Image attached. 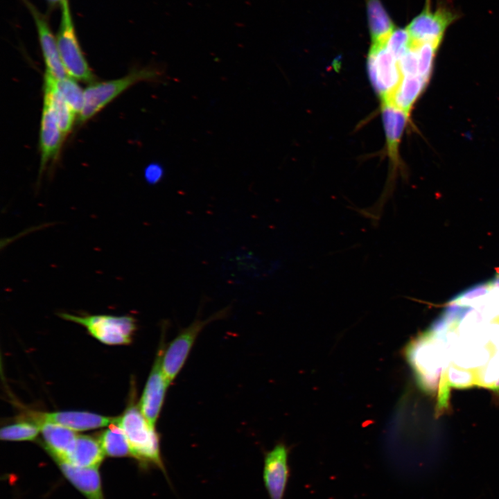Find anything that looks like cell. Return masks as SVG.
Returning a JSON list of instances; mask_svg holds the SVG:
<instances>
[{"mask_svg":"<svg viewBox=\"0 0 499 499\" xmlns=\"http://www.w3.org/2000/svg\"><path fill=\"white\" fill-rule=\"evenodd\" d=\"M406 356L419 386L427 392H436L450 365L441 333L428 329L408 345Z\"/></svg>","mask_w":499,"mask_h":499,"instance_id":"6da1fadb","label":"cell"},{"mask_svg":"<svg viewBox=\"0 0 499 499\" xmlns=\"http://www.w3.org/2000/svg\"><path fill=\"white\" fill-rule=\"evenodd\" d=\"M116 423L125 433L132 456L146 464H152L165 473L161 456L159 435L142 414L134 401L128 405Z\"/></svg>","mask_w":499,"mask_h":499,"instance_id":"7a4b0ae2","label":"cell"},{"mask_svg":"<svg viewBox=\"0 0 499 499\" xmlns=\"http://www.w3.org/2000/svg\"><path fill=\"white\" fill-rule=\"evenodd\" d=\"M163 77L164 71L159 68L145 67L135 69L120 78L91 83L84 90V105L78 116V122L83 123L91 119L134 84L142 81L157 82Z\"/></svg>","mask_w":499,"mask_h":499,"instance_id":"3957f363","label":"cell"},{"mask_svg":"<svg viewBox=\"0 0 499 499\" xmlns=\"http://www.w3.org/2000/svg\"><path fill=\"white\" fill-rule=\"evenodd\" d=\"M60 6V21L55 38L62 64L70 77L93 83L95 76L80 47L69 0H64Z\"/></svg>","mask_w":499,"mask_h":499,"instance_id":"277c9868","label":"cell"},{"mask_svg":"<svg viewBox=\"0 0 499 499\" xmlns=\"http://www.w3.org/2000/svg\"><path fill=\"white\" fill-rule=\"evenodd\" d=\"M231 306H226L206 319L196 318L189 326L183 329L164 349L161 367L170 385L184 367L194 343L202 329L209 323L227 316Z\"/></svg>","mask_w":499,"mask_h":499,"instance_id":"5b68a950","label":"cell"},{"mask_svg":"<svg viewBox=\"0 0 499 499\" xmlns=\"http://www.w3.org/2000/svg\"><path fill=\"white\" fill-rule=\"evenodd\" d=\"M62 319L85 326L89 334L100 342L110 345L127 344L131 342L137 329L136 320L132 316L93 315L77 316L67 313H59Z\"/></svg>","mask_w":499,"mask_h":499,"instance_id":"8992f818","label":"cell"},{"mask_svg":"<svg viewBox=\"0 0 499 499\" xmlns=\"http://www.w3.org/2000/svg\"><path fill=\"white\" fill-rule=\"evenodd\" d=\"M367 70L373 87L382 102H387L401 82L402 75L397 60L387 51L386 44H371Z\"/></svg>","mask_w":499,"mask_h":499,"instance_id":"52a82bcc","label":"cell"},{"mask_svg":"<svg viewBox=\"0 0 499 499\" xmlns=\"http://www.w3.org/2000/svg\"><path fill=\"white\" fill-rule=\"evenodd\" d=\"M458 15L445 7H439L435 11L430 8V0L421 12L416 16L407 26L412 42H435L441 44L447 28Z\"/></svg>","mask_w":499,"mask_h":499,"instance_id":"ba28073f","label":"cell"},{"mask_svg":"<svg viewBox=\"0 0 499 499\" xmlns=\"http://www.w3.org/2000/svg\"><path fill=\"white\" fill-rule=\"evenodd\" d=\"M164 333L154 364L145 385L139 407L148 422L155 426L159 417L169 383L166 380L161 367L164 351Z\"/></svg>","mask_w":499,"mask_h":499,"instance_id":"9c48e42d","label":"cell"},{"mask_svg":"<svg viewBox=\"0 0 499 499\" xmlns=\"http://www.w3.org/2000/svg\"><path fill=\"white\" fill-rule=\"evenodd\" d=\"M288 447L279 443L264 457L263 478L270 499H283L290 469Z\"/></svg>","mask_w":499,"mask_h":499,"instance_id":"30bf717a","label":"cell"},{"mask_svg":"<svg viewBox=\"0 0 499 499\" xmlns=\"http://www.w3.org/2000/svg\"><path fill=\"white\" fill-rule=\"evenodd\" d=\"M34 19L39 42L46 66V73L55 79L68 76L58 51L55 36L50 27L47 17L40 12L28 0H23Z\"/></svg>","mask_w":499,"mask_h":499,"instance_id":"8fae6325","label":"cell"},{"mask_svg":"<svg viewBox=\"0 0 499 499\" xmlns=\"http://www.w3.org/2000/svg\"><path fill=\"white\" fill-rule=\"evenodd\" d=\"M32 415L33 419L35 421V423H55L74 431H83L110 426L116 423L119 418L80 411L33 412Z\"/></svg>","mask_w":499,"mask_h":499,"instance_id":"7c38bea8","label":"cell"},{"mask_svg":"<svg viewBox=\"0 0 499 499\" xmlns=\"http://www.w3.org/2000/svg\"><path fill=\"white\" fill-rule=\"evenodd\" d=\"M65 135L49 103L44 100L40 130V173L58 155Z\"/></svg>","mask_w":499,"mask_h":499,"instance_id":"4fadbf2b","label":"cell"},{"mask_svg":"<svg viewBox=\"0 0 499 499\" xmlns=\"http://www.w3.org/2000/svg\"><path fill=\"white\" fill-rule=\"evenodd\" d=\"M42 433L45 449L55 459L67 461L75 448L76 432L62 426L48 423H35Z\"/></svg>","mask_w":499,"mask_h":499,"instance_id":"5bb4252c","label":"cell"},{"mask_svg":"<svg viewBox=\"0 0 499 499\" xmlns=\"http://www.w3.org/2000/svg\"><path fill=\"white\" fill-rule=\"evenodd\" d=\"M68 480L88 499H104L100 475L96 467H80L55 459Z\"/></svg>","mask_w":499,"mask_h":499,"instance_id":"9a60e30c","label":"cell"},{"mask_svg":"<svg viewBox=\"0 0 499 499\" xmlns=\"http://www.w3.org/2000/svg\"><path fill=\"white\" fill-rule=\"evenodd\" d=\"M382 116L388 155L394 166L399 162V146L409 114L390 103H383Z\"/></svg>","mask_w":499,"mask_h":499,"instance_id":"2e32d148","label":"cell"},{"mask_svg":"<svg viewBox=\"0 0 499 499\" xmlns=\"http://www.w3.org/2000/svg\"><path fill=\"white\" fill-rule=\"evenodd\" d=\"M44 100L51 105L59 127L66 136L73 128L76 113L55 87L52 76L46 72L44 78Z\"/></svg>","mask_w":499,"mask_h":499,"instance_id":"e0dca14e","label":"cell"},{"mask_svg":"<svg viewBox=\"0 0 499 499\" xmlns=\"http://www.w3.org/2000/svg\"><path fill=\"white\" fill-rule=\"evenodd\" d=\"M367 11L371 44H386L395 28L380 0H367Z\"/></svg>","mask_w":499,"mask_h":499,"instance_id":"ac0fdd59","label":"cell"},{"mask_svg":"<svg viewBox=\"0 0 499 499\" xmlns=\"http://www.w3.org/2000/svg\"><path fill=\"white\" fill-rule=\"evenodd\" d=\"M428 81L419 76H402L401 82L389 100L383 103H390L409 114L411 107Z\"/></svg>","mask_w":499,"mask_h":499,"instance_id":"d6986e66","label":"cell"},{"mask_svg":"<svg viewBox=\"0 0 499 499\" xmlns=\"http://www.w3.org/2000/svg\"><path fill=\"white\" fill-rule=\"evenodd\" d=\"M104 455L98 439L89 435H79L73 451L67 462L80 467L98 468Z\"/></svg>","mask_w":499,"mask_h":499,"instance_id":"ffe728a7","label":"cell"},{"mask_svg":"<svg viewBox=\"0 0 499 499\" xmlns=\"http://www.w3.org/2000/svg\"><path fill=\"white\" fill-rule=\"evenodd\" d=\"M98 441L105 455L112 457L132 455L128 439L116 423L102 432Z\"/></svg>","mask_w":499,"mask_h":499,"instance_id":"44dd1931","label":"cell"},{"mask_svg":"<svg viewBox=\"0 0 499 499\" xmlns=\"http://www.w3.org/2000/svg\"><path fill=\"white\" fill-rule=\"evenodd\" d=\"M52 78L58 91L76 114H78L79 116L84 105L85 91L76 82V80L70 76L62 79Z\"/></svg>","mask_w":499,"mask_h":499,"instance_id":"7402d4cb","label":"cell"},{"mask_svg":"<svg viewBox=\"0 0 499 499\" xmlns=\"http://www.w3.org/2000/svg\"><path fill=\"white\" fill-rule=\"evenodd\" d=\"M40 431L35 423L20 421L3 427L0 430V437L2 440L30 441L35 439Z\"/></svg>","mask_w":499,"mask_h":499,"instance_id":"603a6c76","label":"cell"},{"mask_svg":"<svg viewBox=\"0 0 499 499\" xmlns=\"http://www.w3.org/2000/svg\"><path fill=\"white\" fill-rule=\"evenodd\" d=\"M418 52V75L428 81L432 69L434 58L441 44L421 42L416 44Z\"/></svg>","mask_w":499,"mask_h":499,"instance_id":"cb8c5ba5","label":"cell"},{"mask_svg":"<svg viewBox=\"0 0 499 499\" xmlns=\"http://www.w3.org/2000/svg\"><path fill=\"white\" fill-rule=\"evenodd\" d=\"M407 28H395L386 43L387 51L398 60L411 46Z\"/></svg>","mask_w":499,"mask_h":499,"instance_id":"d4e9b609","label":"cell"},{"mask_svg":"<svg viewBox=\"0 0 499 499\" xmlns=\"http://www.w3.org/2000/svg\"><path fill=\"white\" fill-rule=\"evenodd\" d=\"M417 45L412 44L410 48L397 60L402 76L418 75Z\"/></svg>","mask_w":499,"mask_h":499,"instance_id":"484cf974","label":"cell"},{"mask_svg":"<svg viewBox=\"0 0 499 499\" xmlns=\"http://www.w3.org/2000/svg\"><path fill=\"white\" fill-rule=\"evenodd\" d=\"M490 280L480 282L467 288L452 297L448 302L459 303L464 300H471L486 295L491 289Z\"/></svg>","mask_w":499,"mask_h":499,"instance_id":"4316f807","label":"cell"},{"mask_svg":"<svg viewBox=\"0 0 499 499\" xmlns=\"http://www.w3.org/2000/svg\"><path fill=\"white\" fill-rule=\"evenodd\" d=\"M164 170L161 165L152 163L147 166L144 170V177L150 184H156L163 178Z\"/></svg>","mask_w":499,"mask_h":499,"instance_id":"83f0119b","label":"cell"},{"mask_svg":"<svg viewBox=\"0 0 499 499\" xmlns=\"http://www.w3.org/2000/svg\"><path fill=\"white\" fill-rule=\"evenodd\" d=\"M490 283H491L492 288H499V276H498L497 274H495L494 277L490 280Z\"/></svg>","mask_w":499,"mask_h":499,"instance_id":"f1b7e54d","label":"cell"},{"mask_svg":"<svg viewBox=\"0 0 499 499\" xmlns=\"http://www.w3.org/2000/svg\"><path fill=\"white\" fill-rule=\"evenodd\" d=\"M51 6H60L64 0H46Z\"/></svg>","mask_w":499,"mask_h":499,"instance_id":"f546056e","label":"cell"},{"mask_svg":"<svg viewBox=\"0 0 499 499\" xmlns=\"http://www.w3.org/2000/svg\"><path fill=\"white\" fill-rule=\"evenodd\" d=\"M496 274L499 276V267L495 268Z\"/></svg>","mask_w":499,"mask_h":499,"instance_id":"4dcf8cb0","label":"cell"}]
</instances>
